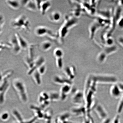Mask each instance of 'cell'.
Segmentation results:
<instances>
[{"instance_id":"cell-23","label":"cell","mask_w":123,"mask_h":123,"mask_svg":"<svg viewBox=\"0 0 123 123\" xmlns=\"http://www.w3.org/2000/svg\"><path fill=\"white\" fill-rule=\"evenodd\" d=\"M98 14L104 19H108L112 16V12L110 10H99L98 11Z\"/></svg>"},{"instance_id":"cell-16","label":"cell","mask_w":123,"mask_h":123,"mask_svg":"<svg viewBox=\"0 0 123 123\" xmlns=\"http://www.w3.org/2000/svg\"><path fill=\"white\" fill-rule=\"evenodd\" d=\"M78 22L77 19L75 18H67L64 24L62 27L69 31V29L76 25Z\"/></svg>"},{"instance_id":"cell-20","label":"cell","mask_w":123,"mask_h":123,"mask_svg":"<svg viewBox=\"0 0 123 123\" xmlns=\"http://www.w3.org/2000/svg\"><path fill=\"white\" fill-rule=\"evenodd\" d=\"M15 34L17 37L20 45L22 49H28L30 45L27 41L19 33H16Z\"/></svg>"},{"instance_id":"cell-43","label":"cell","mask_w":123,"mask_h":123,"mask_svg":"<svg viewBox=\"0 0 123 123\" xmlns=\"http://www.w3.org/2000/svg\"><path fill=\"white\" fill-rule=\"evenodd\" d=\"M118 3L120 6H123V0L119 1Z\"/></svg>"},{"instance_id":"cell-24","label":"cell","mask_w":123,"mask_h":123,"mask_svg":"<svg viewBox=\"0 0 123 123\" xmlns=\"http://www.w3.org/2000/svg\"><path fill=\"white\" fill-rule=\"evenodd\" d=\"M117 47L114 45L111 46H106L104 49L103 51L108 56L116 52L117 50Z\"/></svg>"},{"instance_id":"cell-28","label":"cell","mask_w":123,"mask_h":123,"mask_svg":"<svg viewBox=\"0 0 123 123\" xmlns=\"http://www.w3.org/2000/svg\"><path fill=\"white\" fill-rule=\"evenodd\" d=\"M107 55L103 51L100 53L97 57V60L100 64L104 63L107 59Z\"/></svg>"},{"instance_id":"cell-17","label":"cell","mask_w":123,"mask_h":123,"mask_svg":"<svg viewBox=\"0 0 123 123\" xmlns=\"http://www.w3.org/2000/svg\"><path fill=\"white\" fill-rule=\"evenodd\" d=\"M54 81L55 84L62 86L66 84L72 85V81L68 79L59 76H55L54 78Z\"/></svg>"},{"instance_id":"cell-45","label":"cell","mask_w":123,"mask_h":123,"mask_svg":"<svg viewBox=\"0 0 123 123\" xmlns=\"http://www.w3.org/2000/svg\"><path fill=\"white\" fill-rule=\"evenodd\" d=\"M18 123V122H17L16 123Z\"/></svg>"},{"instance_id":"cell-2","label":"cell","mask_w":123,"mask_h":123,"mask_svg":"<svg viewBox=\"0 0 123 123\" xmlns=\"http://www.w3.org/2000/svg\"><path fill=\"white\" fill-rule=\"evenodd\" d=\"M11 25L17 30H23L26 32L30 31L31 25L30 21L27 17L24 15H20L11 23Z\"/></svg>"},{"instance_id":"cell-29","label":"cell","mask_w":123,"mask_h":123,"mask_svg":"<svg viewBox=\"0 0 123 123\" xmlns=\"http://www.w3.org/2000/svg\"><path fill=\"white\" fill-rule=\"evenodd\" d=\"M12 114L16 119L17 122L19 123H24L23 118L21 115L17 110H14L12 111Z\"/></svg>"},{"instance_id":"cell-26","label":"cell","mask_w":123,"mask_h":123,"mask_svg":"<svg viewBox=\"0 0 123 123\" xmlns=\"http://www.w3.org/2000/svg\"><path fill=\"white\" fill-rule=\"evenodd\" d=\"M32 75L35 83L38 85H40L41 83V75L37 70L35 71Z\"/></svg>"},{"instance_id":"cell-6","label":"cell","mask_w":123,"mask_h":123,"mask_svg":"<svg viewBox=\"0 0 123 123\" xmlns=\"http://www.w3.org/2000/svg\"><path fill=\"white\" fill-rule=\"evenodd\" d=\"M10 43L11 45L13 53L15 54H18L21 52L22 49L20 45L15 33L12 35L11 38Z\"/></svg>"},{"instance_id":"cell-39","label":"cell","mask_w":123,"mask_h":123,"mask_svg":"<svg viewBox=\"0 0 123 123\" xmlns=\"http://www.w3.org/2000/svg\"><path fill=\"white\" fill-rule=\"evenodd\" d=\"M0 30H1V29L3 27L5 23V21L4 19L3 16L1 14L0 16Z\"/></svg>"},{"instance_id":"cell-11","label":"cell","mask_w":123,"mask_h":123,"mask_svg":"<svg viewBox=\"0 0 123 123\" xmlns=\"http://www.w3.org/2000/svg\"><path fill=\"white\" fill-rule=\"evenodd\" d=\"M122 9L120 6L117 7L115 9L114 13L113 22H112L113 27L111 30L112 32H112L114 30L118 21L122 17L121 15H122Z\"/></svg>"},{"instance_id":"cell-19","label":"cell","mask_w":123,"mask_h":123,"mask_svg":"<svg viewBox=\"0 0 123 123\" xmlns=\"http://www.w3.org/2000/svg\"><path fill=\"white\" fill-rule=\"evenodd\" d=\"M51 2L49 0L42 1L41 5L40 10L41 14L44 15L51 6Z\"/></svg>"},{"instance_id":"cell-25","label":"cell","mask_w":123,"mask_h":123,"mask_svg":"<svg viewBox=\"0 0 123 123\" xmlns=\"http://www.w3.org/2000/svg\"><path fill=\"white\" fill-rule=\"evenodd\" d=\"M52 47V44L50 41H46L43 42L41 44L40 48L41 50L44 52L50 50Z\"/></svg>"},{"instance_id":"cell-14","label":"cell","mask_w":123,"mask_h":123,"mask_svg":"<svg viewBox=\"0 0 123 123\" xmlns=\"http://www.w3.org/2000/svg\"><path fill=\"white\" fill-rule=\"evenodd\" d=\"M72 89L71 85L66 84L62 86L60 93L61 99L62 100L64 101L67 99L68 94L71 91Z\"/></svg>"},{"instance_id":"cell-12","label":"cell","mask_w":123,"mask_h":123,"mask_svg":"<svg viewBox=\"0 0 123 123\" xmlns=\"http://www.w3.org/2000/svg\"><path fill=\"white\" fill-rule=\"evenodd\" d=\"M72 113L76 116L84 115L87 112H90L85 105H79L74 107L71 110Z\"/></svg>"},{"instance_id":"cell-13","label":"cell","mask_w":123,"mask_h":123,"mask_svg":"<svg viewBox=\"0 0 123 123\" xmlns=\"http://www.w3.org/2000/svg\"><path fill=\"white\" fill-rule=\"evenodd\" d=\"M20 1L21 5H22L30 11L36 12L38 10L35 0H21Z\"/></svg>"},{"instance_id":"cell-42","label":"cell","mask_w":123,"mask_h":123,"mask_svg":"<svg viewBox=\"0 0 123 123\" xmlns=\"http://www.w3.org/2000/svg\"><path fill=\"white\" fill-rule=\"evenodd\" d=\"M111 120L109 118H107L104 119V121H102V123H110Z\"/></svg>"},{"instance_id":"cell-7","label":"cell","mask_w":123,"mask_h":123,"mask_svg":"<svg viewBox=\"0 0 123 123\" xmlns=\"http://www.w3.org/2000/svg\"><path fill=\"white\" fill-rule=\"evenodd\" d=\"M102 20L98 19L91 25L89 28L90 37L91 39L93 38L96 31L102 26L104 25Z\"/></svg>"},{"instance_id":"cell-35","label":"cell","mask_w":123,"mask_h":123,"mask_svg":"<svg viewBox=\"0 0 123 123\" xmlns=\"http://www.w3.org/2000/svg\"><path fill=\"white\" fill-rule=\"evenodd\" d=\"M46 66L44 64L40 67L37 69V70L41 75L43 74L46 71Z\"/></svg>"},{"instance_id":"cell-9","label":"cell","mask_w":123,"mask_h":123,"mask_svg":"<svg viewBox=\"0 0 123 123\" xmlns=\"http://www.w3.org/2000/svg\"><path fill=\"white\" fill-rule=\"evenodd\" d=\"M64 71L68 79L72 81L74 79L76 74V69L74 66H67L64 68Z\"/></svg>"},{"instance_id":"cell-5","label":"cell","mask_w":123,"mask_h":123,"mask_svg":"<svg viewBox=\"0 0 123 123\" xmlns=\"http://www.w3.org/2000/svg\"><path fill=\"white\" fill-rule=\"evenodd\" d=\"M72 102L76 105H83L84 102V92L80 90H77L75 92L72 97Z\"/></svg>"},{"instance_id":"cell-3","label":"cell","mask_w":123,"mask_h":123,"mask_svg":"<svg viewBox=\"0 0 123 123\" xmlns=\"http://www.w3.org/2000/svg\"><path fill=\"white\" fill-rule=\"evenodd\" d=\"M92 79L98 84H116L117 79L114 75L109 74H94L90 75Z\"/></svg>"},{"instance_id":"cell-4","label":"cell","mask_w":123,"mask_h":123,"mask_svg":"<svg viewBox=\"0 0 123 123\" xmlns=\"http://www.w3.org/2000/svg\"><path fill=\"white\" fill-rule=\"evenodd\" d=\"M35 34L38 36L41 37L45 35H48L49 36L54 38L55 36L51 30L44 26L37 27L35 29Z\"/></svg>"},{"instance_id":"cell-32","label":"cell","mask_w":123,"mask_h":123,"mask_svg":"<svg viewBox=\"0 0 123 123\" xmlns=\"http://www.w3.org/2000/svg\"><path fill=\"white\" fill-rule=\"evenodd\" d=\"M54 54L56 58H63L64 53L61 49L57 48L55 49L54 51Z\"/></svg>"},{"instance_id":"cell-38","label":"cell","mask_w":123,"mask_h":123,"mask_svg":"<svg viewBox=\"0 0 123 123\" xmlns=\"http://www.w3.org/2000/svg\"><path fill=\"white\" fill-rule=\"evenodd\" d=\"M112 123H120V117L119 114L115 116Z\"/></svg>"},{"instance_id":"cell-10","label":"cell","mask_w":123,"mask_h":123,"mask_svg":"<svg viewBox=\"0 0 123 123\" xmlns=\"http://www.w3.org/2000/svg\"><path fill=\"white\" fill-rule=\"evenodd\" d=\"M99 117L101 119H105L107 118V113L105 108L101 104H96L93 109Z\"/></svg>"},{"instance_id":"cell-37","label":"cell","mask_w":123,"mask_h":123,"mask_svg":"<svg viewBox=\"0 0 123 123\" xmlns=\"http://www.w3.org/2000/svg\"><path fill=\"white\" fill-rule=\"evenodd\" d=\"M117 25L119 29H123V17H122L118 21Z\"/></svg>"},{"instance_id":"cell-40","label":"cell","mask_w":123,"mask_h":123,"mask_svg":"<svg viewBox=\"0 0 123 123\" xmlns=\"http://www.w3.org/2000/svg\"><path fill=\"white\" fill-rule=\"evenodd\" d=\"M117 41L119 44L123 47V36H120L117 38Z\"/></svg>"},{"instance_id":"cell-1","label":"cell","mask_w":123,"mask_h":123,"mask_svg":"<svg viewBox=\"0 0 123 123\" xmlns=\"http://www.w3.org/2000/svg\"><path fill=\"white\" fill-rule=\"evenodd\" d=\"M12 85L21 102L24 103L27 102L28 97L26 89L23 81L19 79H15L12 82Z\"/></svg>"},{"instance_id":"cell-22","label":"cell","mask_w":123,"mask_h":123,"mask_svg":"<svg viewBox=\"0 0 123 123\" xmlns=\"http://www.w3.org/2000/svg\"><path fill=\"white\" fill-rule=\"evenodd\" d=\"M8 6L14 10L19 9L21 5L20 1L15 0H7L6 1Z\"/></svg>"},{"instance_id":"cell-36","label":"cell","mask_w":123,"mask_h":123,"mask_svg":"<svg viewBox=\"0 0 123 123\" xmlns=\"http://www.w3.org/2000/svg\"><path fill=\"white\" fill-rule=\"evenodd\" d=\"M9 117V115L7 112H4L1 115V119L2 121H5L7 120Z\"/></svg>"},{"instance_id":"cell-41","label":"cell","mask_w":123,"mask_h":123,"mask_svg":"<svg viewBox=\"0 0 123 123\" xmlns=\"http://www.w3.org/2000/svg\"><path fill=\"white\" fill-rule=\"evenodd\" d=\"M117 84L121 91L122 92H123V83H120Z\"/></svg>"},{"instance_id":"cell-33","label":"cell","mask_w":123,"mask_h":123,"mask_svg":"<svg viewBox=\"0 0 123 123\" xmlns=\"http://www.w3.org/2000/svg\"><path fill=\"white\" fill-rule=\"evenodd\" d=\"M123 110V94L121 97L119 104H118L117 112L118 114H119L122 112Z\"/></svg>"},{"instance_id":"cell-21","label":"cell","mask_w":123,"mask_h":123,"mask_svg":"<svg viewBox=\"0 0 123 123\" xmlns=\"http://www.w3.org/2000/svg\"><path fill=\"white\" fill-rule=\"evenodd\" d=\"M61 15L59 12L55 11L52 12L49 15V19L51 22L56 23L59 22L61 20Z\"/></svg>"},{"instance_id":"cell-34","label":"cell","mask_w":123,"mask_h":123,"mask_svg":"<svg viewBox=\"0 0 123 123\" xmlns=\"http://www.w3.org/2000/svg\"><path fill=\"white\" fill-rule=\"evenodd\" d=\"M114 40L112 37H109L105 39V44L107 46H111L114 45Z\"/></svg>"},{"instance_id":"cell-31","label":"cell","mask_w":123,"mask_h":123,"mask_svg":"<svg viewBox=\"0 0 123 123\" xmlns=\"http://www.w3.org/2000/svg\"><path fill=\"white\" fill-rule=\"evenodd\" d=\"M52 114L53 113L51 111L49 110L44 111V119L45 120L47 123H50Z\"/></svg>"},{"instance_id":"cell-30","label":"cell","mask_w":123,"mask_h":123,"mask_svg":"<svg viewBox=\"0 0 123 123\" xmlns=\"http://www.w3.org/2000/svg\"><path fill=\"white\" fill-rule=\"evenodd\" d=\"M49 95L50 101L55 102V101H57L60 99H61L60 93L57 92H52Z\"/></svg>"},{"instance_id":"cell-8","label":"cell","mask_w":123,"mask_h":123,"mask_svg":"<svg viewBox=\"0 0 123 123\" xmlns=\"http://www.w3.org/2000/svg\"><path fill=\"white\" fill-rule=\"evenodd\" d=\"M38 101L41 105L40 107L44 110L50 104V101L49 94L46 92H42L39 96Z\"/></svg>"},{"instance_id":"cell-44","label":"cell","mask_w":123,"mask_h":123,"mask_svg":"<svg viewBox=\"0 0 123 123\" xmlns=\"http://www.w3.org/2000/svg\"><path fill=\"white\" fill-rule=\"evenodd\" d=\"M34 123H39L38 122H37V121H36Z\"/></svg>"},{"instance_id":"cell-15","label":"cell","mask_w":123,"mask_h":123,"mask_svg":"<svg viewBox=\"0 0 123 123\" xmlns=\"http://www.w3.org/2000/svg\"><path fill=\"white\" fill-rule=\"evenodd\" d=\"M45 60L42 56L38 57L35 61L34 66L33 68L28 72V74L31 75L35 71H36L41 66L44 65L45 63Z\"/></svg>"},{"instance_id":"cell-18","label":"cell","mask_w":123,"mask_h":123,"mask_svg":"<svg viewBox=\"0 0 123 123\" xmlns=\"http://www.w3.org/2000/svg\"><path fill=\"white\" fill-rule=\"evenodd\" d=\"M121 92L118 87L117 84H113L110 88L111 95L113 98H117L121 96Z\"/></svg>"},{"instance_id":"cell-27","label":"cell","mask_w":123,"mask_h":123,"mask_svg":"<svg viewBox=\"0 0 123 123\" xmlns=\"http://www.w3.org/2000/svg\"><path fill=\"white\" fill-rule=\"evenodd\" d=\"M13 73V71L12 70H7L4 72L2 75H1V81L7 80L8 78L12 76Z\"/></svg>"}]
</instances>
